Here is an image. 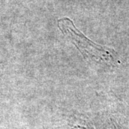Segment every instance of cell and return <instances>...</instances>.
Here are the masks:
<instances>
[{
    "label": "cell",
    "mask_w": 129,
    "mask_h": 129,
    "mask_svg": "<svg viewBox=\"0 0 129 129\" xmlns=\"http://www.w3.org/2000/svg\"><path fill=\"white\" fill-rule=\"evenodd\" d=\"M58 26L60 29L63 31L65 35L69 36L73 39V42L78 47L79 50L83 53L85 50V52L86 55H90L92 59L96 60H109V53L103 47L99 45H96L93 42L89 40L88 38L85 37L83 35V40L80 37V32L75 28L73 25V22L68 18L61 19L58 21Z\"/></svg>",
    "instance_id": "obj_1"
}]
</instances>
